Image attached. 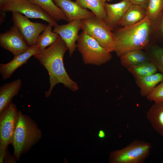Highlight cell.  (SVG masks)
Instances as JSON below:
<instances>
[{"label":"cell","instance_id":"18","mask_svg":"<svg viewBox=\"0 0 163 163\" xmlns=\"http://www.w3.org/2000/svg\"><path fill=\"white\" fill-rule=\"evenodd\" d=\"M146 17V9L138 5H132L128 8L119 25L126 27L136 24Z\"/></svg>","mask_w":163,"mask_h":163},{"label":"cell","instance_id":"3","mask_svg":"<svg viewBox=\"0 0 163 163\" xmlns=\"http://www.w3.org/2000/svg\"><path fill=\"white\" fill-rule=\"evenodd\" d=\"M41 132L28 117L19 112L18 118L12 143L14 154L18 159L23 152L40 138Z\"/></svg>","mask_w":163,"mask_h":163},{"label":"cell","instance_id":"1","mask_svg":"<svg viewBox=\"0 0 163 163\" xmlns=\"http://www.w3.org/2000/svg\"><path fill=\"white\" fill-rule=\"evenodd\" d=\"M68 48L59 36L56 41L49 47L41 50L34 56L47 70L49 75L50 88L45 93L49 97L53 88L62 83L73 91L79 89L77 83L69 77L65 69L63 57Z\"/></svg>","mask_w":163,"mask_h":163},{"label":"cell","instance_id":"6","mask_svg":"<svg viewBox=\"0 0 163 163\" xmlns=\"http://www.w3.org/2000/svg\"><path fill=\"white\" fill-rule=\"evenodd\" d=\"M152 145L149 142L135 139L126 147L111 152V163H142L149 156Z\"/></svg>","mask_w":163,"mask_h":163},{"label":"cell","instance_id":"23","mask_svg":"<svg viewBox=\"0 0 163 163\" xmlns=\"http://www.w3.org/2000/svg\"><path fill=\"white\" fill-rule=\"evenodd\" d=\"M145 50L150 60L163 74V47L156 44L150 43Z\"/></svg>","mask_w":163,"mask_h":163},{"label":"cell","instance_id":"22","mask_svg":"<svg viewBox=\"0 0 163 163\" xmlns=\"http://www.w3.org/2000/svg\"><path fill=\"white\" fill-rule=\"evenodd\" d=\"M127 70L136 79L155 74L158 71L156 66L151 61L131 66Z\"/></svg>","mask_w":163,"mask_h":163},{"label":"cell","instance_id":"2","mask_svg":"<svg viewBox=\"0 0 163 163\" xmlns=\"http://www.w3.org/2000/svg\"><path fill=\"white\" fill-rule=\"evenodd\" d=\"M153 23L146 17L134 24L117 29L113 32L115 52L120 57L133 50H145L150 44Z\"/></svg>","mask_w":163,"mask_h":163},{"label":"cell","instance_id":"10","mask_svg":"<svg viewBox=\"0 0 163 163\" xmlns=\"http://www.w3.org/2000/svg\"><path fill=\"white\" fill-rule=\"evenodd\" d=\"M0 45L14 55L26 51L29 46L17 27L14 24L9 30L0 34Z\"/></svg>","mask_w":163,"mask_h":163},{"label":"cell","instance_id":"9","mask_svg":"<svg viewBox=\"0 0 163 163\" xmlns=\"http://www.w3.org/2000/svg\"><path fill=\"white\" fill-rule=\"evenodd\" d=\"M12 12L14 24L17 27L28 46L35 45L40 34L47 25L31 22L28 18L19 12Z\"/></svg>","mask_w":163,"mask_h":163},{"label":"cell","instance_id":"29","mask_svg":"<svg viewBox=\"0 0 163 163\" xmlns=\"http://www.w3.org/2000/svg\"><path fill=\"white\" fill-rule=\"evenodd\" d=\"M6 149L0 148V163H2L5 156Z\"/></svg>","mask_w":163,"mask_h":163},{"label":"cell","instance_id":"16","mask_svg":"<svg viewBox=\"0 0 163 163\" xmlns=\"http://www.w3.org/2000/svg\"><path fill=\"white\" fill-rule=\"evenodd\" d=\"M146 116L153 128L163 136V102H154Z\"/></svg>","mask_w":163,"mask_h":163},{"label":"cell","instance_id":"27","mask_svg":"<svg viewBox=\"0 0 163 163\" xmlns=\"http://www.w3.org/2000/svg\"><path fill=\"white\" fill-rule=\"evenodd\" d=\"M146 98L155 103L163 102V80L155 87Z\"/></svg>","mask_w":163,"mask_h":163},{"label":"cell","instance_id":"26","mask_svg":"<svg viewBox=\"0 0 163 163\" xmlns=\"http://www.w3.org/2000/svg\"><path fill=\"white\" fill-rule=\"evenodd\" d=\"M153 23V33L156 38L163 44V10Z\"/></svg>","mask_w":163,"mask_h":163},{"label":"cell","instance_id":"4","mask_svg":"<svg viewBox=\"0 0 163 163\" xmlns=\"http://www.w3.org/2000/svg\"><path fill=\"white\" fill-rule=\"evenodd\" d=\"M76 44L84 63L100 66L112 58L111 53L101 46L94 39L82 31L79 34Z\"/></svg>","mask_w":163,"mask_h":163},{"label":"cell","instance_id":"17","mask_svg":"<svg viewBox=\"0 0 163 163\" xmlns=\"http://www.w3.org/2000/svg\"><path fill=\"white\" fill-rule=\"evenodd\" d=\"M163 80V74L160 72L136 79L140 88V93L142 97H147L155 87Z\"/></svg>","mask_w":163,"mask_h":163},{"label":"cell","instance_id":"25","mask_svg":"<svg viewBox=\"0 0 163 163\" xmlns=\"http://www.w3.org/2000/svg\"><path fill=\"white\" fill-rule=\"evenodd\" d=\"M163 10V0H149L146 8V16L153 22Z\"/></svg>","mask_w":163,"mask_h":163},{"label":"cell","instance_id":"19","mask_svg":"<svg viewBox=\"0 0 163 163\" xmlns=\"http://www.w3.org/2000/svg\"><path fill=\"white\" fill-rule=\"evenodd\" d=\"M120 57L122 65L127 69L144 62L151 61L146 52L142 50L127 52Z\"/></svg>","mask_w":163,"mask_h":163},{"label":"cell","instance_id":"5","mask_svg":"<svg viewBox=\"0 0 163 163\" xmlns=\"http://www.w3.org/2000/svg\"><path fill=\"white\" fill-rule=\"evenodd\" d=\"M81 30L94 39L108 51L115 50L112 30L95 16L81 20Z\"/></svg>","mask_w":163,"mask_h":163},{"label":"cell","instance_id":"21","mask_svg":"<svg viewBox=\"0 0 163 163\" xmlns=\"http://www.w3.org/2000/svg\"><path fill=\"white\" fill-rule=\"evenodd\" d=\"M106 0H76V2L82 8L90 10L98 18L104 21L106 18L105 8Z\"/></svg>","mask_w":163,"mask_h":163},{"label":"cell","instance_id":"15","mask_svg":"<svg viewBox=\"0 0 163 163\" xmlns=\"http://www.w3.org/2000/svg\"><path fill=\"white\" fill-rule=\"evenodd\" d=\"M21 86V80L18 79L0 87V113L11 103L12 98L18 94Z\"/></svg>","mask_w":163,"mask_h":163},{"label":"cell","instance_id":"8","mask_svg":"<svg viewBox=\"0 0 163 163\" xmlns=\"http://www.w3.org/2000/svg\"><path fill=\"white\" fill-rule=\"evenodd\" d=\"M0 113V148L6 149L12 142L19 112L15 105L11 103Z\"/></svg>","mask_w":163,"mask_h":163},{"label":"cell","instance_id":"32","mask_svg":"<svg viewBox=\"0 0 163 163\" xmlns=\"http://www.w3.org/2000/svg\"><path fill=\"white\" fill-rule=\"evenodd\" d=\"M112 0H106V1H107L108 2H110V1H112Z\"/></svg>","mask_w":163,"mask_h":163},{"label":"cell","instance_id":"12","mask_svg":"<svg viewBox=\"0 0 163 163\" xmlns=\"http://www.w3.org/2000/svg\"><path fill=\"white\" fill-rule=\"evenodd\" d=\"M40 51L36 45L29 46L24 53L14 55V58L10 62L0 64V72L2 79L6 80L10 78L17 69L27 63L31 56L38 54Z\"/></svg>","mask_w":163,"mask_h":163},{"label":"cell","instance_id":"14","mask_svg":"<svg viewBox=\"0 0 163 163\" xmlns=\"http://www.w3.org/2000/svg\"><path fill=\"white\" fill-rule=\"evenodd\" d=\"M132 5L125 0L114 4L106 2L105 5L106 18L104 22L113 30L119 25L126 11Z\"/></svg>","mask_w":163,"mask_h":163},{"label":"cell","instance_id":"11","mask_svg":"<svg viewBox=\"0 0 163 163\" xmlns=\"http://www.w3.org/2000/svg\"><path fill=\"white\" fill-rule=\"evenodd\" d=\"M81 20L77 19L65 24L58 25L53 31L57 33L67 46L70 57L72 56L77 47L76 43L81 29Z\"/></svg>","mask_w":163,"mask_h":163},{"label":"cell","instance_id":"20","mask_svg":"<svg viewBox=\"0 0 163 163\" xmlns=\"http://www.w3.org/2000/svg\"><path fill=\"white\" fill-rule=\"evenodd\" d=\"M28 0L39 6L56 21L63 20L67 21L65 14L53 0Z\"/></svg>","mask_w":163,"mask_h":163},{"label":"cell","instance_id":"28","mask_svg":"<svg viewBox=\"0 0 163 163\" xmlns=\"http://www.w3.org/2000/svg\"><path fill=\"white\" fill-rule=\"evenodd\" d=\"M132 5H139L146 9L149 0H125Z\"/></svg>","mask_w":163,"mask_h":163},{"label":"cell","instance_id":"31","mask_svg":"<svg viewBox=\"0 0 163 163\" xmlns=\"http://www.w3.org/2000/svg\"><path fill=\"white\" fill-rule=\"evenodd\" d=\"M8 0H0V7L5 4Z\"/></svg>","mask_w":163,"mask_h":163},{"label":"cell","instance_id":"24","mask_svg":"<svg viewBox=\"0 0 163 163\" xmlns=\"http://www.w3.org/2000/svg\"><path fill=\"white\" fill-rule=\"evenodd\" d=\"M53 26L48 24L42 33L39 36L36 45L40 51L53 44L59 36L52 30Z\"/></svg>","mask_w":163,"mask_h":163},{"label":"cell","instance_id":"13","mask_svg":"<svg viewBox=\"0 0 163 163\" xmlns=\"http://www.w3.org/2000/svg\"><path fill=\"white\" fill-rule=\"evenodd\" d=\"M55 3L63 12L68 23L77 19L82 20L95 16L92 12L88 11L71 0H53Z\"/></svg>","mask_w":163,"mask_h":163},{"label":"cell","instance_id":"30","mask_svg":"<svg viewBox=\"0 0 163 163\" xmlns=\"http://www.w3.org/2000/svg\"><path fill=\"white\" fill-rule=\"evenodd\" d=\"M98 136L99 138H100L103 139L106 136V134L104 130H101L99 131Z\"/></svg>","mask_w":163,"mask_h":163},{"label":"cell","instance_id":"7","mask_svg":"<svg viewBox=\"0 0 163 163\" xmlns=\"http://www.w3.org/2000/svg\"><path fill=\"white\" fill-rule=\"evenodd\" d=\"M0 8L3 12H17L28 18L41 19L54 27L58 25L57 21L45 11L28 0H8Z\"/></svg>","mask_w":163,"mask_h":163}]
</instances>
